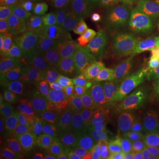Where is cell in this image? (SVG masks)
Returning <instances> with one entry per match:
<instances>
[{
    "instance_id": "f1b7e54d",
    "label": "cell",
    "mask_w": 159,
    "mask_h": 159,
    "mask_svg": "<svg viewBox=\"0 0 159 159\" xmlns=\"http://www.w3.org/2000/svg\"><path fill=\"white\" fill-rule=\"evenodd\" d=\"M146 62L148 66L159 70V43L154 48L152 52L147 58Z\"/></svg>"
},
{
    "instance_id": "6da1fadb",
    "label": "cell",
    "mask_w": 159,
    "mask_h": 159,
    "mask_svg": "<svg viewBox=\"0 0 159 159\" xmlns=\"http://www.w3.org/2000/svg\"><path fill=\"white\" fill-rule=\"evenodd\" d=\"M76 76L74 67L53 62L30 75L27 83L41 97L50 114L54 109L75 97Z\"/></svg>"
},
{
    "instance_id": "8992f818",
    "label": "cell",
    "mask_w": 159,
    "mask_h": 159,
    "mask_svg": "<svg viewBox=\"0 0 159 159\" xmlns=\"http://www.w3.org/2000/svg\"><path fill=\"white\" fill-rule=\"evenodd\" d=\"M19 52V66L31 72L53 61L51 43L23 29L14 39Z\"/></svg>"
},
{
    "instance_id": "4fadbf2b",
    "label": "cell",
    "mask_w": 159,
    "mask_h": 159,
    "mask_svg": "<svg viewBox=\"0 0 159 159\" xmlns=\"http://www.w3.org/2000/svg\"><path fill=\"white\" fill-rule=\"evenodd\" d=\"M48 134L44 129L23 138L11 147L1 150V159L40 158L47 145Z\"/></svg>"
},
{
    "instance_id": "9c48e42d",
    "label": "cell",
    "mask_w": 159,
    "mask_h": 159,
    "mask_svg": "<svg viewBox=\"0 0 159 159\" xmlns=\"http://www.w3.org/2000/svg\"><path fill=\"white\" fill-rule=\"evenodd\" d=\"M46 129L43 122L36 118L4 113L0 123L1 150L11 147L23 138Z\"/></svg>"
},
{
    "instance_id": "ffe728a7",
    "label": "cell",
    "mask_w": 159,
    "mask_h": 159,
    "mask_svg": "<svg viewBox=\"0 0 159 159\" xmlns=\"http://www.w3.org/2000/svg\"><path fill=\"white\" fill-rule=\"evenodd\" d=\"M97 19V11L91 5H81L73 7L68 12L66 24L70 29H88Z\"/></svg>"
},
{
    "instance_id": "cb8c5ba5",
    "label": "cell",
    "mask_w": 159,
    "mask_h": 159,
    "mask_svg": "<svg viewBox=\"0 0 159 159\" xmlns=\"http://www.w3.org/2000/svg\"><path fill=\"white\" fill-rule=\"evenodd\" d=\"M19 52L14 40L0 41V65L1 66H19Z\"/></svg>"
},
{
    "instance_id": "2e32d148",
    "label": "cell",
    "mask_w": 159,
    "mask_h": 159,
    "mask_svg": "<svg viewBox=\"0 0 159 159\" xmlns=\"http://www.w3.org/2000/svg\"><path fill=\"white\" fill-rule=\"evenodd\" d=\"M120 148L111 133H101L91 141L85 142V154L89 159H114Z\"/></svg>"
},
{
    "instance_id": "52a82bcc",
    "label": "cell",
    "mask_w": 159,
    "mask_h": 159,
    "mask_svg": "<svg viewBox=\"0 0 159 159\" xmlns=\"http://www.w3.org/2000/svg\"><path fill=\"white\" fill-rule=\"evenodd\" d=\"M159 43V29L142 17L136 18L123 52L135 63L146 61Z\"/></svg>"
},
{
    "instance_id": "30bf717a",
    "label": "cell",
    "mask_w": 159,
    "mask_h": 159,
    "mask_svg": "<svg viewBox=\"0 0 159 159\" xmlns=\"http://www.w3.org/2000/svg\"><path fill=\"white\" fill-rule=\"evenodd\" d=\"M42 159H86L85 142L62 131L48 134L47 145Z\"/></svg>"
},
{
    "instance_id": "1f68e13d",
    "label": "cell",
    "mask_w": 159,
    "mask_h": 159,
    "mask_svg": "<svg viewBox=\"0 0 159 159\" xmlns=\"http://www.w3.org/2000/svg\"><path fill=\"white\" fill-rule=\"evenodd\" d=\"M145 159H159V148L157 150V151L153 152L151 155H149V156H148V157H146Z\"/></svg>"
},
{
    "instance_id": "d6a6232c",
    "label": "cell",
    "mask_w": 159,
    "mask_h": 159,
    "mask_svg": "<svg viewBox=\"0 0 159 159\" xmlns=\"http://www.w3.org/2000/svg\"><path fill=\"white\" fill-rule=\"evenodd\" d=\"M155 83H156V85H157V88L159 89V74H157L156 76H155Z\"/></svg>"
},
{
    "instance_id": "d4e9b609",
    "label": "cell",
    "mask_w": 159,
    "mask_h": 159,
    "mask_svg": "<svg viewBox=\"0 0 159 159\" xmlns=\"http://www.w3.org/2000/svg\"><path fill=\"white\" fill-rule=\"evenodd\" d=\"M41 10L49 19L56 23L66 20L69 11L66 3L62 1H53L41 6Z\"/></svg>"
},
{
    "instance_id": "3957f363",
    "label": "cell",
    "mask_w": 159,
    "mask_h": 159,
    "mask_svg": "<svg viewBox=\"0 0 159 159\" xmlns=\"http://www.w3.org/2000/svg\"><path fill=\"white\" fill-rule=\"evenodd\" d=\"M57 131L67 133L83 142L98 136V131L86 112L84 104L75 97L54 109L44 119Z\"/></svg>"
},
{
    "instance_id": "ba28073f",
    "label": "cell",
    "mask_w": 159,
    "mask_h": 159,
    "mask_svg": "<svg viewBox=\"0 0 159 159\" xmlns=\"http://www.w3.org/2000/svg\"><path fill=\"white\" fill-rule=\"evenodd\" d=\"M53 62H61L73 67L79 66L89 51L84 43V34L78 30L61 31L51 42Z\"/></svg>"
},
{
    "instance_id": "44dd1931",
    "label": "cell",
    "mask_w": 159,
    "mask_h": 159,
    "mask_svg": "<svg viewBox=\"0 0 159 159\" xmlns=\"http://www.w3.org/2000/svg\"><path fill=\"white\" fill-rule=\"evenodd\" d=\"M135 14L116 19L111 25L112 32V49L123 51L129 38L134 23L136 20Z\"/></svg>"
},
{
    "instance_id": "603a6c76",
    "label": "cell",
    "mask_w": 159,
    "mask_h": 159,
    "mask_svg": "<svg viewBox=\"0 0 159 159\" xmlns=\"http://www.w3.org/2000/svg\"><path fill=\"white\" fill-rule=\"evenodd\" d=\"M148 130L151 138L152 148H159V95L150 102L146 110Z\"/></svg>"
},
{
    "instance_id": "7402d4cb",
    "label": "cell",
    "mask_w": 159,
    "mask_h": 159,
    "mask_svg": "<svg viewBox=\"0 0 159 159\" xmlns=\"http://www.w3.org/2000/svg\"><path fill=\"white\" fill-rule=\"evenodd\" d=\"M141 0H102V6L109 16L116 19L135 14Z\"/></svg>"
},
{
    "instance_id": "4316f807",
    "label": "cell",
    "mask_w": 159,
    "mask_h": 159,
    "mask_svg": "<svg viewBox=\"0 0 159 159\" xmlns=\"http://www.w3.org/2000/svg\"><path fill=\"white\" fill-rule=\"evenodd\" d=\"M36 0H0L1 11H21L34 8Z\"/></svg>"
},
{
    "instance_id": "4dcf8cb0",
    "label": "cell",
    "mask_w": 159,
    "mask_h": 159,
    "mask_svg": "<svg viewBox=\"0 0 159 159\" xmlns=\"http://www.w3.org/2000/svg\"><path fill=\"white\" fill-rule=\"evenodd\" d=\"M53 1H62V2H65V3H77L80 0H36V3H37L38 6H42L47 4V3L53 2Z\"/></svg>"
},
{
    "instance_id": "484cf974",
    "label": "cell",
    "mask_w": 159,
    "mask_h": 159,
    "mask_svg": "<svg viewBox=\"0 0 159 159\" xmlns=\"http://www.w3.org/2000/svg\"><path fill=\"white\" fill-rule=\"evenodd\" d=\"M141 17L159 29V0H141Z\"/></svg>"
},
{
    "instance_id": "8fae6325",
    "label": "cell",
    "mask_w": 159,
    "mask_h": 159,
    "mask_svg": "<svg viewBox=\"0 0 159 159\" xmlns=\"http://www.w3.org/2000/svg\"><path fill=\"white\" fill-rule=\"evenodd\" d=\"M75 70L77 76L74 97L81 103L89 104L111 93L116 80L103 78L83 67H77Z\"/></svg>"
},
{
    "instance_id": "9a60e30c",
    "label": "cell",
    "mask_w": 159,
    "mask_h": 159,
    "mask_svg": "<svg viewBox=\"0 0 159 159\" xmlns=\"http://www.w3.org/2000/svg\"><path fill=\"white\" fill-rule=\"evenodd\" d=\"M24 29L51 43L63 31V27L59 23L52 21L46 16L41 8L30 9L25 20Z\"/></svg>"
},
{
    "instance_id": "5b68a950",
    "label": "cell",
    "mask_w": 159,
    "mask_h": 159,
    "mask_svg": "<svg viewBox=\"0 0 159 159\" xmlns=\"http://www.w3.org/2000/svg\"><path fill=\"white\" fill-rule=\"evenodd\" d=\"M111 134L121 148L141 152L152 148L146 111L133 115H122Z\"/></svg>"
},
{
    "instance_id": "83f0119b",
    "label": "cell",
    "mask_w": 159,
    "mask_h": 159,
    "mask_svg": "<svg viewBox=\"0 0 159 159\" xmlns=\"http://www.w3.org/2000/svg\"><path fill=\"white\" fill-rule=\"evenodd\" d=\"M8 72H9L8 67L1 66V69H0V100L1 101L4 99L5 94H6Z\"/></svg>"
},
{
    "instance_id": "e0dca14e",
    "label": "cell",
    "mask_w": 159,
    "mask_h": 159,
    "mask_svg": "<svg viewBox=\"0 0 159 159\" xmlns=\"http://www.w3.org/2000/svg\"><path fill=\"white\" fill-rule=\"evenodd\" d=\"M8 77L6 83V94L4 99L1 101L2 111L12 105L21 96L25 89L24 72L25 70L20 66H8Z\"/></svg>"
},
{
    "instance_id": "836d02e7",
    "label": "cell",
    "mask_w": 159,
    "mask_h": 159,
    "mask_svg": "<svg viewBox=\"0 0 159 159\" xmlns=\"http://www.w3.org/2000/svg\"><path fill=\"white\" fill-rule=\"evenodd\" d=\"M36 159H42V158H36Z\"/></svg>"
},
{
    "instance_id": "277c9868",
    "label": "cell",
    "mask_w": 159,
    "mask_h": 159,
    "mask_svg": "<svg viewBox=\"0 0 159 159\" xmlns=\"http://www.w3.org/2000/svg\"><path fill=\"white\" fill-rule=\"evenodd\" d=\"M159 95L156 83L144 79L116 80L111 96L123 115L146 111L150 102Z\"/></svg>"
},
{
    "instance_id": "e575fe53",
    "label": "cell",
    "mask_w": 159,
    "mask_h": 159,
    "mask_svg": "<svg viewBox=\"0 0 159 159\" xmlns=\"http://www.w3.org/2000/svg\"><path fill=\"white\" fill-rule=\"evenodd\" d=\"M86 159H89V158H86Z\"/></svg>"
},
{
    "instance_id": "ac0fdd59",
    "label": "cell",
    "mask_w": 159,
    "mask_h": 159,
    "mask_svg": "<svg viewBox=\"0 0 159 159\" xmlns=\"http://www.w3.org/2000/svg\"><path fill=\"white\" fill-rule=\"evenodd\" d=\"M84 34V43L89 52H97L112 48L111 26L101 24L87 30Z\"/></svg>"
},
{
    "instance_id": "7c38bea8",
    "label": "cell",
    "mask_w": 159,
    "mask_h": 159,
    "mask_svg": "<svg viewBox=\"0 0 159 159\" xmlns=\"http://www.w3.org/2000/svg\"><path fill=\"white\" fill-rule=\"evenodd\" d=\"M84 108L100 133H111L123 115L111 93L89 104H84Z\"/></svg>"
},
{
    "instance_id": "5bb4252c",
    "label": "cell",
    "mask_w": 159,
    "mask_h": 159,
    "mask_svg": "<svg viewBox=\"0 0 159 159\" xmlns=\"http://www.w3.org/2000/svg\"><path fill=\"white\" fill-rule=\"evenodd\" d=\"M2 111L6 114L28 116L36 119H46L49 115L41 97L28 83H26L22 94L17 101Z\"/></svg>"
},
{
    "instance_id": "f546056e",
    "label": "cell",
    "mask_w": 159,
    "mask_h": 159,
    "mask_svg": "<svg viewBox=\"0 0 159 159\" xmlns=\"http://www.w3.org/2000/svg\"><path fill=\"white\" fill-rule=\"evenodd\" d=\"M114 159H145L143 157H139L138 155H135V154L132 153V152H129L127 150H125L124 148H120L119 151L117 153L116 157Z\"/></svg>"
},
{
    "instance_id": "d6986e66",
    "label": "cell",
    "mask_w": 159,
    "mask_h": 159,
    "mask_svg": "<svg viewBox=\"0 0 159 159\" xmlns=\"http://www.w3.org/2000/svg\"><path fill=\"white\" fill-rule=\"evenodd\" d=\"M29 10L21 11H1L0 39L14 40L24 29Z\"/></svg>"
},
{
    "instance_id": "7a4b0ae2",
    "label": "cell",
    "mask_w": 159,
    "mask_h": 159,
    "mask_svg": "<svg viewBox=\"0 0 159 159\" xmlns=\"http://www.w3.org/2000/svg\"><path fill=\"white\" fill-rule=\"evenodd\" d=\"M77 67H83L93 74L114 80L144 79L142 69L137 63L122 51L112 48L106 51L89 52L85 60Z\"/></svg>"
}]
</instances>
